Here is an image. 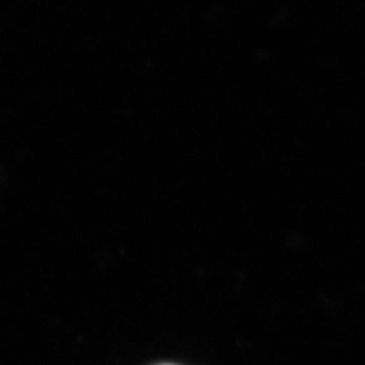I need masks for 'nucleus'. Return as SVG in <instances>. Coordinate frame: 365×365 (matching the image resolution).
<instances>
[{"label": "nucleus", "mask_w": 365, "mask_h": 365, "mask_svg": "<svg viewBox=\"0 0 365 365\" xmlns=\"http://www.w3.org/2000/svg\"><path fill=\"white\" fill-rule=\"evenodd\" d=\"M165 365H169V364H165Z\"/></svg>", "instance_id": "obj_1"}]
</instances>
